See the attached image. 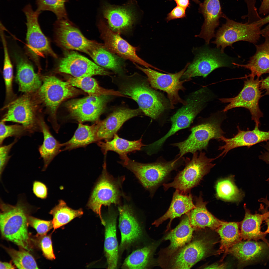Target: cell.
<instances>
[{
  "label": "cell",
  "mask_w": 269,
  "mask_h": 269,
  "mask_svg": "<svg viewBox=\"0 0 269 269\" xmlns=\"http://www.w3.org/2000/svg\"><path fill=\"white\" fill-rule=\"evenodd\" d=\"M118 78L116 82L122 94L133 99L146 115L154 119L166 108L161 95L153 89L147 81L136 73Z\"/></svg>",
  "instance_id": "6da1fadb"
},
{
  "label": "cell",
  "mask_w": 269,
  "mask_h": 269,
  "mask_svg": "<svg viewBox=\"0 0 269 269\" xmlns=\"http://www.w3.org/2000/svg\"><path fill=\"white\" fill-rule=\"evenodd\" d=\"M20 198L14 205L0 200V227L2 236L26 250H29L28 219L33 207Z\"/></svg>",
  "instance_id": "7a4b0ae2"
},
{
  "label": "cell",
  "mask_w": 269,
  "mask_h": 269,
  "mask_svg": "<svg viewBox=\"0 0 269 269\" xmlns=\"http://www.w3.org/2000/svg\"><path fill=\"white\" fill-rule=\"evenodd\" d=\"M42 79V85L35 96L48 111L49 120L54 131L57 132L60 128L56 115L58 107L63 101L80 94L81 92L68 81H63L54 76H44Z\"/></svg>",
  "instance_id": "3957f363"
},
{
  "label": "cell",
  "mask_w": 269,
  "mask_h": 269,
  "mask_svg": "<svg viewBox=\"0 0 269 269\" xmlns=\"http://www.w3.org/2000/svg\"><path fill=\"white\" fill-rule=\"evenodd\" d=\"M193 154L191 160L183 169L179 172L173 181L163 184L165 191L173 188L182 193L187 194L199 184L203 177L215 165L212 162L217 159L216 157L208 158L205 153L202 151L199 154L197 151Z\"/></svg>",
  "instance_id": "277c9868"
},
{
  "label": "cell",
  "mask_w": 269,
  "mask_h": 269,
  "mask_svg": "<svg viewBox=\"0 0 269 269\" xmlns=\"http://www.w3.org/2000/svg\"><path fill=\"white\" fill-rule=\"evenodd\" d=\"M124 180V177L115 178L108 173L105 160L102 174L88 203V207L98 215L104 226L105 222L101 214V207L103 205L109 206L112 204L119 203L123 195L122 185Z\"/></svg>",
  "instance_id": "5b68a950"
},
{
  "label": "cell",
  "mask_w": 269,
  "mask_h": 269,
  "mask_svg": "<svg viewBox=\"0 0 269 269\" xmlns=\"http://www.w3.org/2000/svg\"><path fill=\"white\" fill-rule=\"evenodd\" d=\"M26 94L6 105V111L1 121L20 124L31 134L41 132L40 122L42 117L37 112L40 103L35 96Z\"/></svg>",
  "instance_id": "8992f818"
},
{
  "label": "cell",
  "mask_w": 269,
  "mask_h": 269,
  "mask_svg": "<svg viewBox=\"0 0 269 269\" xmlns=\"http://www.w3.org/2000/svg\"><path fill=\"white\" fill-rule=\"evenodd\" d=\"M180 158L168 162L149 163H140L129 159L120 163L133 172L145 189L153 193L171 172L177 167Z\"/></svg>",
  "instance_id": "52a82bcc"
},
{
  "label": "cell",
  "mask_w": 269,
  "mask_h": 269,
  "mask_svg": "<svg viewBox=\"0 0 269 269\" xmlns=\"http://www.w3.org/2000/svg\"><path fill=\"white\" fill-rule=\"evenodd\" d=\"M226 20L217 30L215 39L211 43L215 44L217 48L224 53L225 48L232 46L234 43L239 41L248 42L254 44L257 42L261 35V27L255 22L243 23L230 19L224 14Z\"/></svg>",
  "instance_id": "ba28073f"
},
{
  "label": "cell",
  "mask_w": 269,
  "mask_h": 269,
  "mask_svg": "<svg viewBox=\"0 0 269 269\" xmlns=\"http://www.w3.org/2000/svg\"><path fill=\"white\" fill-rule=\"evenodd\" d=\"M221 122L219 118L212 117L192 128L191 134L185 140L173 144L179 150V157L189 153L206 149L210 140L218 139L224 133L221 127Z\"/></svg>",
  "instance_id": "9c48e42d"
},
{
  "label": "cell",
  "mask_w": 269,
  "mask_h": 269,
  "mask_svg": "<svg viewBox=\"0 0 269 269\" xmlns=\"http://www.w3.org/2000/svg\"><path fill=\"white\" fill-rule=\"evenodd\" d=\"M259 78L255 79L254 77H250L244 81L242 89L237 96L219 99L222 103H228L223 109V112L240 107L248 110L251 115L252 120L255 123V127H259L261 125L260 119L263 115L259 105V100L262 96Z\"/></svg>",
  "instance_id": "30bf717a"
},
{
  "label": "cell",
  "mask_w": 269,
  "mask_h": 269,
  "mask_svg": "<svg viewBox=\"0 0 269 269\" xmlns=\"http://www.w3.org/2000/svg\"><path fill=\"white\" fill-rule=\"evenodd\" d=\"M197 53L192 62L190 63L181 78L190 80L193 77H206L218 68L229 67L233 64L231 60L219 48H211L205 46Z\"/></svg>",
  "instance_id": "8fae6325"
},
{
  "label": "cell",
  "mask_w": 269,
  "mask_h": 269,
  "mask_svg": "<svg viewBox=\"0 0 269 269\" xmlns=\"http://www.w3.org/2000/svg\"><path fill=\"white\" fill-rule=\"evenodd\" d=\"M190 63H188L182 70L174 73H161L149 68H144L136 65V67L147 76V79L152 87L163 90L167 95L170 104V107L173 109L174 105L178 103L185 105L187 102L182 99L179 94L180 90H184L183 83L187 79L180 80L183 74Z\"/></svg>",
  "instance_id": "7c38bea8"
},
{
  "label": "cell",
  "mask_w": 269,
  "mask_h": 269,
  "mask_svg": "<svg viewBox=\"0 0 269 269\" xmlns=\"http://www.w3.org/2000/svg\"><path fill=\"white\" fill-rule=\"evenodd\" d=\"M55 24L56 41L64 49L79 51L89 56L99 44L85 37L68 19H57Z\"/></svg>",
  "instance_id": "4fadbf2b"
},
{
  "label": "cell",
  "mask_w": 269,
  "mask_h": 269,
  "mask_svg": "<svg viewBox=\"0 0 269 269\" xmlns=\"http://www.w3.org/2000/svg\"><path fill=\"white\" fill-rule=\"evenodd\" d=\"M23 11L26 19V40L30 51L36 56L42 57L48 55L56 58V54L39 25L38 19L41 11L37 9L34 11L30 4L25 6Z\"/></svg>",
  "instance_id": "5bb4252c"
},
{
  "label": "cell",
  "mask_w": 269,
  "mask_h": 269,
  "mask_svg": "<svg viewBox=\"0 0 269 269\" xmlns=\"http://www.w3.org/2000/svg\"><path fill=\"white\" fill-rule=\"evenodd\" d=\"M111 96L89 95L69 100L66 103V106L71 117L79 123L96 122L99 121Z\"/></svg>",
  "instance_id": "9a60e30c"
},
{
  "label": "cell",
  "mask_w": 269,
  "mask_h": 269,
  "mask_svg": "<svg viewBox=\"0 0 269 269\" xmlns=\"http://www.w3.org/2000/svg\"><path fill=\"white\" fill-rule=\"evenodd\" d=\"M58 69L75 77L109 75L112 73L73 51L66 53L58 63Z\"/></svg>",
  "instance_id": "2e32d148"
},
{
  "label": "cell",
  "mask_w": 269,
  "mask_h": 269,
  "mask_svg": "<svg viewBox=\"0 0 269 269\" xmlns=\"http://www.w3.org/2000/svg\"><path fill=\"white\" fill-rule=\"evenodd\" d=\"M99 26L104 45L111 52L121 58L129 60L147 68L150 67L159 70L139 57L136 53L137 48L123 39L120 33L112 30L102 20H100Z\"/></svg>",
  "instance_id": "e0dca14e"
},
{
  "label": "cell",
  "mask_w": 269,
  "mask_h": 269,
  "mask_svg": "<svg viewBox=\"0 0 269 269\" xmlns=\"http://www.w3.org/2000/svg\"><path fill=\"white\" fill-rule=\"evenodd\" d=\"M122 6L105 3L102 12L108 26L114 32L120 34L130 30L136 21L137 14L132 1Z\"/></svg>",
  "instance_id": "ac0fdd59"
},
{
  "label": "cell",
  "mask_w": 269,
  "mask_h": 269,
  "mask_svg": "<svg viewBox=\"0 0 269 269\" xmlns=\"http://www.w3.org/2000/svg\"><path fill=\"white\" fill-rule=\"evenodd\" d=\"M119 214V227L121 235L119 247L123 252L141 239L142 227L134 215L131 207L125 204L118 207Z\"/></svg>",
  "instance_id": "d6986e66"
},
{
  "label": "cell",
  "mask_w": 269,
  "mask_h": 269,
  "mask_svg": "<svg viewBox=\"0 0 269 269\" xmlns=\"http://www.w3.org/2000/svg\"><path fill=\"white\" fill-rule=\"evenodd\" d=\"M208 250L207 243L203 239L190 242L174 253L170 261V267L190 269L205 256Z\"/></svg>",
  "instance_id": "ffe728a7"
},
{
  "label": "cell",
  "mask_w": 269,
  "mask_h": 269,
  "mask_svg": "<svg viewBox=\"0 0 269 269\" xmlns=\"http://www.w3.org/2000/svg\"><path fill=\"white\" fill-rule=\"evenodd\" d=\"M199 12L203 16L204 21L201 32L195 37L203 39L206 45L215 37V30L219 25V19L223 17L220 0H204L199 4Z\"/></svg>",
  "instance_id": "44dd1931"
},
{
  "label": "cell",
  "mask_w": 269,
  "mask_h": 269,
  "mask_svg": "<svg viewBox=\"0 0 269 269\" xmlns=\"http://www.w3.org/2000/svg\"><path fill=\"white\" fill-rule=\"evenodd\" d=\"M237 128L238 133L233 137L227 138L222 135L218 139L225 144L219 147L218 150L223 151L217 158L225 156L229 151L234 148L242 146L249 148L259 143L269 140V131H261L258 127H255L251 131L241 130L238 126Z\"/></svg>",
  "instance_id": "7402d4cb"
},
{
  "label": "cell",
  "mask_w": 269,
  "mask_h": 269,
  "mask_svg": "<svg viewBox=\"0 0 269 269\" xmlns=\"http://www.w3.org/2000/svg\"><path fill=\"white\" fill-rule=\"evenodd\" d=\"M141 111L139 108H121L113 111L103 120L99 121L97 133L98 141L111 138L125 122L140 115Z\"/></svg>",
  "instance_id": "603a6c76"
},
{
  "label": "cell",
  "mask_w": 269,
  "mask_h": 269,
  "mask_svg": "<svg viewBox=\"0 0 269 269\" xmlns=\"http://www.w3.org/2000/svg\"><path fill=\"white\" fill-rule=\"evenodd\" d=\"M260 205L259 210L262 214H252L247 208L246 204L244 205L245 215L241 223V238L245 240L257 241L261 240L269 247V242L266 238L267 234L261 231L262 224L267 215L268 207H265L262 203Z\"/></svg>",
  "instance_id": "cb8c5ba5"
},
{
  "label": "cell",
  "mask_w": 269,
  "mask_h": 269,
  "mask_svg": "<svg viewBox=\"0 0 269 269\" xmlns=\"http://www.w3.org/2000/svg\"><path fill=\"white\" fill-rule=\"evenodd\" d=\"M16 79L20 91L26 93L37 91L41 86L42 81L36 73L32 65L25 59L18 56L16 57Z\"/></svg>",
  "instance_id": "d4e9b609"
},
{
  "label": "cell",
  "mask_w": 269,
  "mask_h": 269,
  "mask_svg": "<svg viewBox=\"0 0 269 269\" xmlns=\"http://www.w3.org/2000/svg\"><path fill=\"white\" fill-rule=\"evenodd\" d=\"M116 213L109 209L105 220L104 250L108 269H115L118 259V246L116 233Z\"/></svg>",
  "instance_id": "484cf974"
},
{
  "label": "cell",
  "mask_w": 269,
  "mask_h": 269,
  "mask_svg": "<svg viewBox=\"0 0 269 269\" xmlns=\"http://www.w3.org/2000/svg\"><path fill=\"white\" fill-rule=\"evenodd\" d=\"M263 37L265 42L261 44L255 45L256 52L247 64L240 65L233 63L235 66L249 70L251 72L250 77L255 78L257 76L259 78L263 74L269 73V32Z\"/></svg>",
  "instance_id": "4316f807"
},
{
  "label": "cell",
  "mask_w": 269,
  "mask_h": 269,
  "mask_svg": "<svg viewBox=\"0 0 269 269\" xmlns=\"http://www.w3.org/2000/svg\"><path fill=\"white\" fill-rule=\"evenodd\" d=\"M195 207L191 194H184L176 190L173 194L171 204L167 211L163 215L155 220L152 224L157 227L165 221L169 219L168 229L174 218L186 214Z\"/></svg>",
  "instance_id": "83f0119b"
},
{
  "label": "cell",
  "mask_w": 269,
  "mask_h": 269,
  "mask_svg": "<svg viewBox=\"0 0 269 269\" xmlns=\"http://www.w3.org/2000/svg\"><path fill=\"white\" fill-rule=\"evenodd\" d=\"M269 247L263 242L247 240L240 241L229 248L227 252L243 263L251 262L261 257Z\"/></svg>",
  "instance_id": "f1b7e54d"
},
{
  "label": "cell",
  "mask_w": 269,
  "mask_h": 269,
  "mask_svg": "<svg viewBox=\"0 0 269 269\" xmlns=\"http://www.w3.org/2000/svg\"><path fill=\"white\" fill-rule=\"evenodd\" d=\"M194 228L191 224L188 215L186 213L179 224L164 238L165 240H169L170 241V244L167 249L168 254H172L190 242Z\"/></svg>",
  "instance_id": "f546056e"
},
{
  "label": "cell",
  "mask_w": 269,
  "mask_h": 269,
  "mask_svg": "<svg viewBox=\"0 0 269 269\" xmlns=\"http://www.w3.org/2000/svg\"><path fill=\"white\" fill-rule=\"evenodd\" d=\"M195 207L187 213L190 223L194 228L206 227L216 229L223 221L215 217L206 208L207 202H204L200 195L196 198Z\"/></svg>",
  "instance_id": "4dcf8cb0"
},
{
  "label": "cell",
  "mask_w": 269,
  "mask_h": 269,
  "mask_svg": "<svg viewBox=\"0 0 269 269\" xmlns=\"http://www.w3.org/2000/svg\"><path fill=\"white\" fill-rule=\"evenodd\" d=\"M111 140H105L104 142L99 141L97 143L103 153L106 155L107 151H112L117 153L122 161H125L129 158L127 154L130 152L140 150L144 146L142 139L131 141L119 137L115 134Z\"/></svg>",
  "instance_id": "1f68e13d"
},
{
  "label": "cell",
  "mask_w": 269,
  "mask_h": 269,
  "mask_svg": "<svg viewBox=\"0 0 269 269\" xmlns=\"http://www.w3.org/2000/svg\"><path fill=\"white\" fill-rule=\"evenodd\" d=\"M99 121L91 126L84 125L79 123L71 138L62 144V146L65 147L62 151L69 150L84 147L90 143L98 142L97 133L99 126Z\"/></svg>",
  "instance_id": "d6a6232c"
},
{
  "label": "cell",
  "mask_w": 269,
  "mask_h": 269,
  "mask_svg": "<svg viewBox=\"0 0 269 269\" xmlns=\"http://www.w3.org/2000/svg\"><path fill=\"white\" fill-rule=\"evenodd\" d=\"M41 132L43 136L42 144L39 148V151L43 158L44 166L42 171H45L54 158L60 151L62 144L60 143L51 134L49 128L42 117L40 120Z\"/></svg>",
  "instance_id": "836d02e7"
},
{
  "label": "cell",
  "mask_w": 269,
  "mask_h": 269,
  "mask_svg": "<svg viewBox=\"0 0 269 269\" xmlns=\"http://www.w3.org/2000/svg\"><path fill=\"white\" fill-rule=\"evenodd\" d=\"M89 56L96 64L101 67L120 75L123 72V64L120 57L111 52L105 45L99 43Z\"/></svg>",
  "instance_id": "e575fe53"
},
{
  "label": "cell",
  "mask_w": 269,
  "mask_h": 269,
  "mask_svg": "<svg viewBox=\"0 0 269 269\" xmlns=\"http://www.w3.org/2000/svg\"><path fill=\"white\" fill-rule=\"evenodd\" d=\"M67 81L73 86L80 88L90 96L108 95L127 97L118 91L107 89L102 87L95 79L91 77L79 78L72 77H70Z\"/></svg>",
  "instance_id": "d590c367"
},
{
  "label": "cell",
  "mask_w": 269,
  "mask_h": 269,
  "mask_svg": "<svg viewBox=\"0 0 269 269\" xmlns=\"http://www.w3.org/2000/svg\"><path fill=\"white\" fill-rule=\"evenodd\" d=\"M215 189L216 197L226 201L239 202L244 196L235 185L233 176L218 180Z\"/></svg>",
  "instance_id": "8d00e7d4"
},
{
  "label": "cell",
  "mask_w": 269,
  "mask_h": 269,
  "mask_svg": "<svg viewBox=\"0 0 269 269\" xmlns=\"http://www.w3.org/2000/svg\"><path fill=\"white\" fill-rule=\"evenodd\" d=\"M238 223L223 221L216 229L221 238L220 249L227 252L234 245L240 241Z\"/></svg>",
  "instance_id": "74e56055"
},
{
  "label": "cell",
  "mask_w": 269,
  "mask_h": 269,
  "mask_svg": "<svg viewBox=\"0 0 269 269\" xmlns=\"http://www.w3.org/2000/svg\"><path fill=\"white\" fill-rule=\"evenodd\" d=\"M49 213L53 216L52 221L55 230L66 224L74 218L81 216L83 212L81 209L74 210L71 208L64 201L61 200Z\"/></svg>",
  "instance_id": "f35d334b"
},
{
  "label": "cell",
  "mask_w": 269,
  "mask_h": 269,
  "mask_svg": "<svg viewBox=\"0 0 269 269\" xmlns=\"http://www.w3.org/2000/svg\"><path fill=\"white\" fill-rule=\"evenodd\" d=\"M153 247L147 246L133 252L125 259L122 266L124 269H143L150 263Z\"/></svg>",
  "instance_id": "ab89813d"
},
{
  "label": "cell",
  "mask_w": 269,
  "mask_h": 269,
  "mask_svg": "<svg viewBox=\"0 0 269 269\" xmlns=\"http://www.w3.org/2000/svg\"><path fill=\"white\" fill-rule=\"evenodd\" d=\"M5 249L18 268L38 269L34 258L28 251L25 249L17 251L6 248Z\"/></svg>",
  "instance_id": "60d3db41"
},
{
  "label": "cell",
  "mask_w": 269,
  "mask_h": 269,
  "mask_svg": "<svg viewBox=\"0 0 269 269\" xmlns=\"http://www.w3.org/2000/svg\"><path fill=\"white\" fill-rule=\"evenodd\" d=\"M68 0H36L37 9L54 13L57 19H68L65 4Z\"/></svg>",
  "instance_id": "b9f144b4"
},
{
  "label": "cell",
  "mask_w": 269,
  "mask_h": 269,
  "mask_svg": "<svg viewBox=\"0 0 269 269\" xmlns=\"http://www.w3.org/2000/svg\"><path fill=\"white\" fill-rule=\"evenodd\" d=\"M31 134L22 125L15 124L7 125L5 122L1 121L0 123V144L2 145L5 139L10 136L16 138Z\"/></svg>",
  "instance_id": "7bdbcfd3"
},
{
  "label": "cell",
  "mask_w": 269,
  "mask_h": 269,
  "mask_svg": "<svg viewBox=\"0 0 269 269\" xmlns=\"http://www.w3.org/2000/svg\"><path fill=\"white\" fill-rule=\"evenodd\" d=\"M28 224L35 229L38 235L42 236L53 228L52 221H47L29 215L28 218Z\"/></svg>",
  "instance_id": "ee69618b"
},
{
  "label": "cell",
  "mask_w": 269,
  "mask_h": 269,
  "mask_svg": "<svg viewBox=\"0 0 269 269\" xmlns=\"http://www.w3.org/2000/svg\"><path fill=\"white\" fill-rule=\"evenodd\" d=\"M37 240L38 245L42 251L44 257L47 259L52 260L55 259L53 248L50 235L40 236Z\"/></svg>",
  "instance_id": "f6af8a7d"
},
{
  "label": "cell",
  "mask_w": 269,
  "mask_h": 269,
  "mask_svg": "<svg viewBox=\"0 0 269 269\" xmlns=\"http://www.w3.org/2000/svg\"><path fill=\"white\" fill-rule=\"evenodd\" d=\"M17 140V138H15L14 141L11 143L7 145H0V180L1 176L3 170L7 164L11 156L9 155L10 151Z\"/></svg>",
  "instance_id": "bcb514c9"
},
{
  "label": "cell",
  "mask_w": 269,
  "mask_h": 269,
  "mask_svg": "<svg viewBox=\"0 0 269 269\" xmlns=\"http://www.w3.org/2000/svg\"><path fill=\"white\" fill-rule=\"evenodd\" d=\"M33 191L37 197L42 199H46L48 195V189L46 186L41 182L34 181L33 185Z\"/></svg>",
  "instance_id": "7dc6e473"
},
{
  "label": "cell",
  "mask_w": 269,
  "mask_h": 269,
  "mask_svg": "<svg viewBox=\"0 0 269 269\" xmlns=\"http://www.w3.org/2000/svg\"><path fill=\"white\" fill-rule=\"evenodd\" d=\"M186 9L184 8L177 5L167 14L166 20L168 22L171 20L185 17Z\"/></svg>",
  "instance_id": "c3c4849f"
},
{
  "label": "cell",
  "mask_w": 269,
  "mask_h": 269,
  "mask_svg": "<svg viewBox=\"0 0 269 269\" xmlns=\"http://www.w3.org/2000/svg\"><path fill=\"white\" fill-rule=\"evenodd\" d=\"M256 22L261 28L264 25L268 24L266 26L261 30V35L263 36L269 32V14L266 16L262 18L260 20Z\"/></svg>",
  "instance_id": "681fc988"
},
{
  "label": "cell",
  "mask_w": 269,
  "mask_h": 269,
  "mask_svg": "<svg viewBox=\"0 0 269 269\" xmlns=\"http://www.w3.org/2000/svg\"><path fill=\"white\" fill-rule=\"evenodd\" d=\"M263 146L265 150L264 152H261L259 158L267 164H269V141H267L266 144L263 145Z\"/></svg>",
  "instance_id": "f907efd6"
},
{
  "label": "cell",
  "mask_w": 269,
  "mask_h": 269,
  "mask_svg": "<svg viewBox=\"0 0 269 269\" xmlns=\"http://www.w3.org/2000/svg\"><path fill=\"white\" fill-rule=\"evenodd\" d=\"M269 12V0H263L259 9V14L265 15Z\"/></svg>",
  "instance_id": "816d5d0a"
},
{
  "label": "cell",
  "mask_w": 269,
  "mask_h": 269,
  "mask_svg": "<svg viewBox=\"0 0 269 269\" xmlns=\"http://www.w3.org/2000/svg\"><path fill=\"white\" fill-rule=\"evenodd\" d=\"M260 87L261 90H265V95H269V76L260 80Z\"/></svg>",
  "instance_id": "f5cc1de1"
},
{
  "label": "cell",
  "mask_w": 269,
  "mask_h": 269,
  "mask_svg": "<svg viewBox=\"0 0 269 269\" xmlns=\"http://www.w3.org/2000/svg\"><path fill=\"white\" fill-rule=\"evenodd\" d=\"M177 5L186 9L189 6V0H174Z\"/></svg>",
  "instance_id": "db71d44e"
},
{
  "label": "cell",
  "mask_w": 269,
  "mask_h": 269,
  "mask_svg": "<svg viewBox=\"0 0 269 269\" xmlns=\"http://www.w3.org/2000/svg\"><path fill=\"white\" fill-rule=\"evenodd\" d=\"M15 268V267L10 263L0 262V269H12Z\"/></svg>",
  "instance_id": "11a10c76"
},
{
  "label": "cell",
  "mask_w": 269,
  "mask_h": 269,
  "mask_svg": "<svg viewBox=\"0 0 269 269\" xmlns=\"http://www.w3.org/2000/svg\"><path fill=\"white\" fill-rule=\"evenodd\" d=\"M265 221L267 225V228L266 230L264 232V233L267 234L269 233V211L268 210H267V214Z\"/></svg>",
  "instance_id": "9f6ffc18"
},
{
  "label": "cell",
  "mask_w": 269,
  "mask_h": 269,
  "mask_svg": "<svg viewBox=\"0 0 269 269\" xmlns=\"http://www.w3.org/2000/svg\"><path fill=\"white\" fill-rule=\"evenodd\" d=\"M259 202L265 204L266 206L269 208V200L267 197L265 198H262L259 200Z\"/></svg>",
  "instance_id": "6f0895ef"
},
{
  "label": "cell",
  "mask_w": 269,
  "mask_h": 269,
  "mask_svg": "<svg viewBox=\"0 0 269 269\" xmlns=\"http://www.w3.org/2000/svg\"><path fill=\"white\" fill-rule=\"evenodd\" d=\"M167 0L171 1L172 0ZM193 1L195 2V3L197 4H199L201 2L199 0H192Z\"/></svg>",
  "instance_id": "680465c9"
},
{
  "label": "cell",
  "mask_w": 269,
  "mask_h": 269,
  "mask_svg": "<svg viewBox=\"0 0 269 269\" xmlns=\"http://www.w3.org/2000/svg\"><path fill=\"white\" fill-rule=\"evenodd\" d=\"M267 182H268V183H269V178H268V179H267Z\"/></svg>",
  "instance_id": "91938a15"
}]
</instances>
